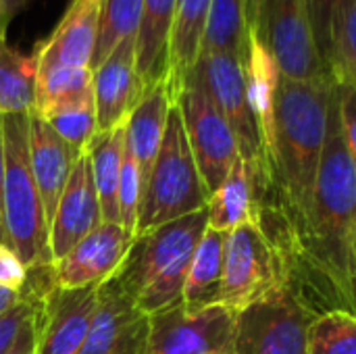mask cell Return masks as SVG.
<instances>
[{
	"mask_svg": "<svg viewBox=\"0 0 356 354\" xmlns=\"http://www.w3.org/2000/svg\"><path fill=\"white\" fill-rule=\"evenodd\" d=\"M209 227L207 209L138 234L113 275L144 315L181 303L194 250Z\"/></svg>",
	"mask_w": 356,
	"mask_h": 354,
	"instance_id": "7a4b0ae2",
	"label": "cell"
},
{
	"mask_svg": "<svg viewBox=\"0 0 356 354\" xmlns=\"http://www.w3.org/2000/svg\"><path fill=\"white\" fill-rule=\"evenodd\" d=\"M100 288L63 290L54 286L46 298L35 354H77L92 325Z\"/></svg>",
	"mask_w": 356,
	"mask_h": 354,
	"instance_id": "9a60e30c",
	"label": "cell"
},
{
	"mask_svg": "<svg viewBox=\"0 0 356 354\" xmlns=\"http://www.w3.org/2000/svg\"><path fill=\"white\" fill-rule=\"evenodd\" d=\"M175 106L181 113L188 144L211 198L240 159L236 134L204 88L192 79L184 81L175 96Z\"/></svg>",
	"mask_w": 356,
	"mask_h": 354,
	"instance_id": "ba28073f",
	"label": "cell"
},
{
	"mask_svg": "<svg viewBox=\"0 0 356 354\" xmlns=\"http://www.w3.org/2000/svg\"><path fill=\"white\" fill-rule=\"evenodd\" d=\"M144 0H102L100 19H98V35L94 44V54L90 69L94 71L102 65L108 54L127 38L138 35L140 19H142Z\"/></svg>",
	"mask_w": 356,
	"mask_h": 354,
	"instance_id": "83f0119b",
	"label": "cell"
},
{
	"mask_svg": "<svg viewBox=\"0 0 356 354\" xmlns=\"http://www.w3.org/2000/svg\"><path fill=\"white\" fill-rule=\"evenodd\" d=\"M254 8H257V0H248V25L252 23V17H254Z\"/></svg>",
	"mask_w": 356,
	"mask_h": 354,
	"instance_id": "f35d334b",
	"label": "cell"
},
{
	"mask_svg": "<svg viewBox=\"0 0 356 354\" xmlns=\"http://www.w3.org/2000/svg\"><path fill=\"white\" fill-rule=\"evenodd\" d=\"M250 33L269 52L286 79H334L319 54L307 13V0H257Z\"/></svg>",
	"mask_w": 356,
	"mask_h": 354,
	"instance_id": "5b68a950",
	"label": "cell"
},
{
	"mask_svg": "<svg viewBox=\"0 0 356 354\" xmlns=\"http://www.w3.org/2000/svg\"><path fill=\"white\" fill-rule=\"evenodd\" d=\"M186 79L204 88L236 134L240 156L263 167V138L250 106L246 56L234 52H200Z\"/></svg>",
	"mask_w": 356,
	"mask_h": 354,
	"instance_id": "52a82bcc",
	"label": "cell"
},
{
	"mask_svg": "<svg viewBox=\"0 0 356 354\" xmlns=\"http://www.w3.org/2000/svg\"><path fill=\"white\" fill-rule=\"evenodd\" d=\"M307 354H356V317L334 311L317 317L309 328Z\"/></svg>",
	"mask_w": 356,
	"mask_h": 354,
	"instance_id": "4dcf8cb0",
	"label": "cell"
},
{
	"mask_svg": "<svg viewBox=\"0 0 356 354\" xmlns=\"http://www.w3.org/2000/svg\"><path fill=\"white\" fill-rule=\"evenodd\" d=\"M83 152L67 144L42 117L29 113V163L46 209L48 225L56 211L58 198Z\"/></svg>",
	"mask_w": 356,
	"mask_h": 354,
	"instance_id": "e0dca14e",
	"label": "cell"
},
{
	"mask_svg": "<svg viewBox=\"0 0 356 354\" xmlns=\"http://www.w3.org/2000/svg\"><path fill=\"white\" fill-rule=\"evenodd\" d=\"M284 286L282 261L257 221L227 232L219 305L240 313Z\"/></svg>",
	"mask_w": 356,
	"mask_h": 354,
	"instance_id": "8992f818",
	"label": "cell"
},
{
	"mask_svg": "<svg viewBox=\"0 0 356 354\" xmlns=\"http://www.w3.org/2000/svg\"><path fill=\"white\" fill-rule=\"evenodd\" d=\"M146 342L148 315L111 277L98 290V307L77 354H144Z\"/></svg>",
	"mask_w": 356,
	"mask_h": 354,
	"instance_id": "7c38bea8",
	"label": "cell"
},
{
	"mask_svg": "<svg viewBox=\"0 0 356 354\" xmlns=\"http://www.w3.org/2000/svg\"><path fill=\"white\" fill-rule=\"evenodd\" d=\"M54 286L52 265L29 269L27 282L21 288V300L0 317V354H10L23 330L44 313L46 298Z\"/></svg>",
	"mask_w": 356,
	"mask_h": 354,
	"instance_id": "d4e9b609",
	"label": "cell"
},
{
	"mask_svg": "<svg viewBox=\"0 0 356 354\" xmlns=\"http://www.w3.org/2000/svg\"><path fill=\"white\" fill-rule=\"evenodd\" d=\"M35 115L42 117L67 144H71L73 148H77L81 152L88 148V144L98 134L94 90L88 94H81L77 98L65 100L60 104H54Z\"/></svg>",
	"mask_w": 356,
	"mask_h": 354,
	"instance_id": "4316f807",
	"label": "cell"
},
{
	"mask_svg": "<svg viewBox=\"0 0 356 354\" xmlns=\"http://www.w3.org/2000/svg\"><path fill=\"white\" fill-rule=\"evenodd\" d=\"M173 104L175 100L169 81H159L156 86L144 92V96L140 98V102L125 121V148L138 161L144 175V184L161 150L167 119Z\"/></svg>",
	"mask_w": 356,
	"mask_h": 354,
	"instance_id": "d6986e66",
	"label": "cell"
},
{
	"mask_svg": "<svg viewBox=\"0 0 356 354\" xmlns=\"http://www.w3.org/2000/svg\"><path fill=\"white\" fill-rule=\"evenodd\" d=\"M29 269L21 261V257L6 244H0V286L10 290H21L27 282Z\"/></svg>",
	"mask_w": 356,
	"mask_h": 354,
	"instance_id": "836d02e7",
	"label": "cell"
},
{
	"mask_svg": "<svg viewBox=\"0 0 356 354\" xmlns=\"http://www.w3.org/2000/svg\"><path fill=\"white\" fill-rule=\"evenodd\" d=\"M134 238L121 223L102 221L52 265L54 284L63 290L100 288L121 269Z\"/></svg>",
	"mask_w": 356,
	"mask_h": 354,
	"instance_id": "8fae6325",
	"label": "cell"
},
{
	"mask_svg": "<svg viewBox=\"0 0 356 354\" xmlns=\"http://www.w3.org/2000/svg\"><path fill=\"white\" fill-rule=\"evenodd\" d=\"M209 192L194 161L181 113L173 104L156 161L146 177L136 236L207 209Z\"/></svg>",
	"mask_w": 356,
	"mask_h": 354,
	"instance_id": "277c9868",
	"label": "cell"
},
{
	"mask_svg": "<svg viewBox=\"0 0 356 354\" xmlns=\"http://www.w3.org/2000/svg\"><path fill=\"white\" fill-rule=\"evenodd\" d=\"M340 2L342 0H307V13H309V21L313 27V35H315L319 54L325 61V65H327V50H330L332 17H334V10Z\"/></svg>",
	"mask_w": 356,
	"mask_h": 354,
	"instance_id": "d6a6232c",
	"label": "cell"
},
{
	"mask_svg": "<svg viewBox=\"0 0 356 354\" xmlns=\"http://www.w3.org/2000/svg\"><path fill=\"white\" fill-rule=\"evenodd\" d=\"M4 140V236L27 269L54 265L50 225L29 163V113L0 115Z\"/></svg>",
	"mask_w": 356,
	"mask_h": 354,
	"instance_id": "3957f363",
	"label": "cell"
},
{
	"mask_svg": "<svg viewBox=\"0 0 356 354\" xmlns=\"http://www.w3.org/2000/svg\"><path fill=\"white\" fill-rule=\"evenodd\" d=\"M92 90L94 86H92L90 67H54V69L38 71L33 113H42L54 104L77 98Z\"/></svg>",
	"mask_w": 356,
	"mask_h": 354,
	"instance_id": "f546056e",
	"label": "cell"
},
{
	"mask_svg": "<svg viewBox=\"0 0 356 354\" xmlns=\"http://www.w3.org/2000/svg\"><path fill=\"white\" fill-rule=\"evenodd\" d=\"M100 8L102 0H71L52 35L35 52L38 71L54 67H90Z\"/></svg>",
	"mask_w": 356,
	"mask_h": 354,
	"instance_id": "2e32d148",
	"label": "cell"
},
{
	"mask_svg": "<svg viewBox=\"0 0 356 354\" xmlns=\"http://www.w3.org/2000/svg\"><path fill=\"white\" fill-rule=\"evenodd\" d=\"M38 58L8 46L0 35V115L31 113L35 104Z\"/></svg>",
	"mask_w": 356,
	"mask_h": 354,
	"instance_id": "cb8c5ba5",
	"label": "cell"
},
{
	"mask_svg": "<svg viewBox=\"0 0 356 354\" xmlns=\"http://www.w3.org/2000/svg\"><path fill=\"white\" fill-rule=\"evenodd\" d=\"M102 223L100 200L92 175V163L83 152L58 198L50 221V252L56 263L96 225Z\"/></svg>",
	"mask_w": 356,
	"mask_h": 354,
	"instance_id": "5bb4252c",
	"label": "cell"
},
{
	"mask_svg": "<svg viewBox=\"0 0 356 354\" xmlns=\"http://www.w3.org/2000/svg\"><path fill=\"white\" fill-rule=\"evenodd\" d=\"M223 232L207 227L200 238L181 294V305L188 313L202 311L207 307L219 305L221 280H223V252H225Z\"/></svg>",
	"mask_w": 356,
	"mask_h": 354,
	"instance_id": "7402d4cb",
	"label": "cell"
},
{
	"mask_svg": "<svg viewBox=\"0 0 356 354\" xmlns=\"http://www.w3.org/2000/svg\"><path fill=\"white\" fill-rule=\"evenodd\" d=\"M211 2L213 0H177L175 23L169 42V77H167L173 100L181 90L188 73L198 61Z\"/></svg>",
	"mask_w": 356,
	"mask_h": 354,
	"instance_id": "44dd1931",
	"label": "cell"
},
{
	"mask_svg": "<svg viewBox=\"0 0 356 354\" xmlns=\"http://www.w3.org/2000/svg\"><path fill=\"white\" fill-rule=\"evenodd\" d=\"M338 106H340V121H342L346 146L356 165V88L338 83Z\"/></svg>",
	"mask_w": 356,
	"mask_h": 354,
	"instance_id": "e575fe53",
	"label": "cell"
},
{
	"mask_svg": "<svg viewBox=\"0 0 356 354\" xmlns=\"http://www.w3.org/2000/svg\"><path fill=\"white\" fill-rule=\"evenodd\" d=\"M236 319L223 305L188 313L177 303L148 317L144 354H234Z\"/></svg>",
	"mask_w": 356,
	"mask_h": 354,
	"instance_id": "30bf717a",
	"label": "cell"
},
{
	"mask_svg": "<svg viewBox=\"0 0 356 354\" xmlns=\"http://www.w3.org/2000/svg\"><path fill=\"white\" fill-rule=\"evenodd\" d=\"M86 152L92 163L102 221L119 223V179L125 152V123L108 131H98Z\"/></svg>",
	"mask_w": 356,
	"mask_h": 354,
	"instance_id": "603a6c76",
	"label": "cell"
},
{
	"mask_svg": "<svg viewBox=\"0 0 356 354\" xmlns=\"http://www.w3.org/2000/svg\"><path fill=\"white\" fill-rule=\"evenodd\" d=\"M313 321L284 286L238 313L234 354H307Z\"/></svg>",
	"mask_w": 356,
	"mask_h": 354,
	"instance_id": "9c48e42d",
	"label": "cell"
},
{
	"mask_svg": "<svg viewBox=\"0 0 356 354\" xmlns=\"http://www.w3.org/2000/svg\"><path fill=\"white\" fill-rule=\"evenodd\" d=\"M248 0H213L200 52L248 54Z\"/></svg>",
	"mask_w": 356,
	"mask_h": 354,
	"instance_id": "484cf974",
	"label": "cell"
},
{
	"mask_svg": "<svg viewBox=\"0 0 356 354\" xmlns=\"http://www.w3.org/2000/svg\"><path fill=\"white\" fill-rule=\"evenodd\" d=\"M144 194V175L134 159V154L125 148L123 165H121V179H119V223L136 236L140 207Z\"/></svg>",
	"mask_w": 356,
	"mask_h": 354,
	"instance_id": "1f68e13d",
	"label": "cell"
},
{
	"mask_svg": "<svg viewBox=\"0 0 356 354\" xmlns=\"http://www.w3.org/2000/svg\"><path fill=\"white\" fill-rule=\"evenodd\" d=\"M327 65L340 86L356 88V0H342L334 10Z\"/></svg>",
	"mask_w": 356,
	"mask_h": 354,
	"instance_id": "f1b7e54d",
	"label": "cell"
},
{
	"mask_svg": "<svg viewBox=\"0 0 356 354\" xmlns=\"http://www.w3.org/2000/svg\"><path fill=\"white\" fill-rule=\"evenodd\" d=\"M286 288L317 319L342 311L356 317V165L340 121L338 88L317 175L309 236L284 263Z\"/></svg>",
	"mask_w": 356,
	"mask_h": 354,
	"instance_id": "6da1fadb",
	"label": "cell"
},
{
	"mask_svg": "<svg viewBox=\"0 0 356 354\" xmlns=\"http://www.w3.org/2000/svg\"><path fill=\"white\" fill-rule=\"evenodd\" d=\"M42 315H44V313H42ZM42 315H40L35 321H31V323L23 330L19 342L15 344V348L10 351V354H35V348H38V332H40Z\"/></svg>",
	"mask_w": 356,
	"mask_h": 354,
	"instance_id": "d590c367",
	"label": "cell"
},
{
	"mask_svg": "<svg viewBox=\"0 0 356 354\" xmlns=\"http://www.w3.org/2000/svg\"><path fill=\"white\" fill-rule=\"evenodd\" d=\"M92 86L98 131L123 125L146 92L136 67V38L121 42L108 58L92 71Z\"/></svg>",
	"mask_w": 356,
	"mask_h": 354,
	"instance_id": "4fadbf2b",
	"label": "cell"
},
{
	"mask_svg": "<svg viewBox=\"0 0 356 354\" xmlns=\"http://www.w3.org/2000/svg\"><path fill=\"white\" fill-rule=\"evenodd\" d=\"M19 300H21V290H10V288L0 286V317L8 313Z\"/></svg>",
	"mask_w": 356,
	"mask_h": 354,
	"instance_id": "74e56055",
	"label": "cell"
},
{
	"mask_svg": "<svg viewBox=\"0 0 356 354\" xmlns=\"http://www.w3.org/2000/svg\"><path fill=\"white\" fill-rule=\"evenodd\" d=\"M177 0H144L136 35V67L144 90L169 77V42Z\"/></svg>",
	"mask_w": 356,
	"mask_h": 354,
	"instance_id": "ffe728a7",
	"label": "cell"
},
{
	"mask_svg": "<svg viewBox=\"0 0 356 354\" xmlns=\"http://www.w3.org/2000/svg\"><path fill=\"white\" fill-rule=\"evenodd\" d=\"M2 190H4V140H2V119H0V244L6 242L4 213H2Z\"/></svg>",
	"mask_w": 356,
	"mask_h": 354,
	"instance_id": "8d00e7d4",
	"label": "cell"
},
{
	"mask_svg": "<svg viewBox=\"0 0 356 354\" xmlns=\"http://www.w3.org/2000/svg\"><path fill=\"white\" fill-rule=\"evenodd\" d=\"M265 184V169L240 156L225 182L211 194L207 202L209 227L227 234L242 223L254 221Z\"/></svg>",
	"mask_w": 356,
	"mask_h": 354,
	"instance_id": "ac0fdd59",
	"label": "cell"
}]
</instances>
